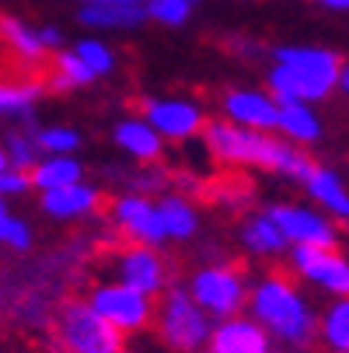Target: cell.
<instances>
[{"label": "cell", "mask_w": 349, "mask_h": 353, "mask_svg": "<svg viewBox=\"0 0 349 353\" xmlns=\"http://www.w3.org/2000/svg\"><path fill=\"white\" fill-rule=\"evenodd\" d=\"M28 175H32L35 192H49V189H63V185L84 182V165H81L77 154H42Z\"/></svg>", "instance_id": "obj_23"}, {"label": "cell", "mask_w": 349, "mask_h": 353, "mask_svg": "<svg viewBox=\"0 0 349 353\" xmlns=\"http://www.w3.org/2000/svg\"><path fill=\"white\" fill-rule=\"evenodd\" d=\"M154 332L168 353H195L210 346L213 319L195 305L185 283H171L154 308Z\"/></svg>", "instance_id": "obj_4"}, {"label": "cell", "mask_w": 349, "mask_h": 353, "mask_svg": "<svg viewBox=\"0 0 349 353\" xmlns=\"http://www.w3.org/2000/svg\"><path fill=\"white\" fill-rule=\"evenodd\" d=\"M147 172H133L129 175V185H133V192H143V196H161V192H168V172L161 168V165H143Z\"/></svg>", "instance_id": "obj_32"}, {"label": "cell", "mask_w": 349, "mask_h": 353, "mask_svg": "<svg viewBox=\"0 0 349 353\" xmlns=\"http://www.w3.org/2000/svg\"><path fill=\"white\" fill-rule=\"evenodd\" d=\"M339 91L349 98V63H342V74H339Z\"/></svg>", "instance_id": "obj_37"}, {"label": "cell", "mask_w": 349, "mask_h": 353, "mask_svg": "<svg viewBox=\"0 0 349 353\" xmlns=\"http://www.w3.org/2000/svg\"><path fill=\"white\" fill-rule=\"evenodd\" d=\"M77 4H136V8H143L147 0H77Z\"/></svg>", "instance_id": "obj_36"}, {"label": "cell", "mask_w": 349, "mask_h": 353, "mask_svg": "<svg viewBox=\"0 0 349 353\" xmlns=\"http://www.w3.org/2000/svg\"><path fill=\"white\" fill-rule=\"evenodd\" d=\"M276 133L283 140H290L293 147H315L325 137V119L315 105L308 102H293V105H279V119H276Z\"/></svg>", "instance_id": "obj_20"}, {"label": "cell", "mask_w": 349, "mask_h": 353, "mask_svg": "<svg viewBox=\"0 0 349 353\" xmlns=\"http://www.w3.org/2000/svg\"><path fill=\"white\" fill-rule=\"evenodd\" d=\"M11 168V161H8V150H4V143H0V172H8Z\"/></svg>", "instance_id": "obj_38"}, {"label": "cell", "mask_w": 349, "mask_h": 353, "mask_svg": "<svg viewBox=\"0 0 349 353\" xmlns=\"http://www.w3.org/2000/svg\"><path fill=\"white\" fill-rule=\"evenodd\" d=\"M311 4H318L325 11H349V0H311Z\"/></svg>", "instance_id": "obj_35"}, {"label": "cell", "mask_w": 349, "mask_h": 353, "mask_svg": "<svg viewBox=\"0 0 349 353\" xmlns=\"http://www.w3.org/2000/svg\"><path fill=\"white\" fill-rule=\"evenodd\" d=\"M189 4H199V0H189Z\"/></svg>", "instance_id": "obj_41"}, {"label": "cell", "mask_w": 349, "mask_h": 353, "mask_svg": "<svg viewBox=\"0 0 349 353\" xmlns=\"http://www.w3.org/2000/svg\"><path fill=\"white\" fill-rule=\"evenodd\" d=\"M210 353H273L276 343L273 336L252 319V315H234V319H220L213 322L210 332Z\"/></svg>", "instance_id": "obj_15"}, {"label": "cell", "mask_w": 349, "mask_h": 353, "mask_svg": "<svg viewBox=\"0 0 349 353\" xmlns=\"http://www.w3.org/2000/svg\"><path fill=\"white\" fill-rule=\"evenodd\" d=\"M342 57L328 46H276L266 70V91L279 105L328 102L339 91Z\"/></svg>", "instance_id": "obj_3"}, {"label": "cell", "mask_w": 349, "mask_h": 353, "mask_svg": "<svg viewBox=\"0 0 349 353\" xmlns=\"http://www.w3.org/2000/svg\"><path fill=\"white\" fill-rule=\"evenodd\" d=\"M74 53L91 67V74L102 81V77H109V74H116V63H119V57H116V49L105 42V39H94V35H87V39H81V42H74Z\"/></svg>", "instance_id": "obj_30"}, {"label": "cell", "mask_w": 349, "mask_h": 353, "mask_svg": "<svg viewBox=\"0 0 349 353\" xmlns=\"http://www.w3.org/2000/svg\"><path fill=\"white\" fill-rule=\"evenodd\" d=\"M304 192H308V203H315L321 214H328L335 224H349V182L328 168V165H318L308 172V179L301 182Z\"/></svg>", "instance_id": "obj_17"}, {"label": "cell", "mask_w": 349, "mask_h": 353, "mask_svg": "<svg viewBox=\"0 0 349 353\" xmlns=\"http://www.w3.org/2000/svg\"><path fill=\"white\" fill-rule=\"evenodd\" d=\"M112 143L119 147V154H126L136 165H161L168 143L161 140V133L147 123L140 112L136 116H123L112 126Z\"/></svg>", "instance_id": "obj_16"}, {"label": "cell", "mask_w": 349, "mask_h": 353, "mask_svg": "<svg viewBox=\"0 0 349 353\" xmlns=\"http://www.w3.org/2000/svg\"><path fill=\"white\" fill-rule=\"evenodd\" d=\"M220 119H227L234 126H244V130L276 133L279 102L266 88H227L220 94Z\"/></svg>", "instance_id": "obj_13"}, {"label": "cell", "mask_w": 349, "mask_h": 353, "mask_svg": "<svg viewBox=\"0 0 349 353\" xmlns=\"http://www.w3.org/2000/svg\"><path fill=\"white\" fill-rule=\"evenodd\" d=\"M102 207H105L102 189L91 185L87 179H84V182H74V185H63V189L39 192V210H42V217L56 221V224L91 221V217L102 214Z\"/></svg>", "instance_id": "obj_14"}, {"label": "cell", "mask_w": 349, "mask_h": 353, "mask_svg": "<svg viewBox=\"0 0 349 353\" xmlns=\"http://www.w3.org/2000/svg\"><path fill=\"white\" fill-rule=\"evenodd\" d=\"M4 150H8L11 168L32 172V168H35V161L42 158L39 140H35V126H18V130H11V133H8V140H4Z\"/></svg>", "instance_id": "obj_29"}, {"label": "cell", "mask_w": 349, "mask_h": 353, "mask_svg": "<svg viewBox=\"0 0 349 353\" xmlns=\"http://www.w3.org/2000/svg\"><path fill=\"white\" fill-rule=\"evenodd\" d=\"M273 353H301V350H283V346H276Z\"/></svg>", "instance_id": "obj_39"}, {"label": "cell", "mask_w": 349, "mask_h": 353, "mask_svg": "<svg viewBox=\"0 0 349 353\" xmlns=\"http://www.w3.org/2000/svg\"><path fill=\"white\" fill-rule=\"evenodd\" d=\"M0 46H4L8 53H11L18 63H25V67H39V63H45L49 57H53V53L42 46L39 28H32L28 21H21V18H14V14L0 18Z\"/></svg>", "instance_id": "obj_21"}, {"label": "cell", "mask_w": 349, "mask_h": 353, "mask_svg": "<svg viewBox=\"0 0 349 353\" xmlns=\"http://www.w3.org/2000/svg\"><path fill=\"white\" fill-rule=\"evenodd\" d=\"M286 266L293 276L308 283L311 290L325 294L328 301L349 297V256L339 248H308V245H290Z\"/></svg>", "instance_id": "obj_8"}, {"label": "cell", "mask_w": 349, "mask_h": 353, "mask_svg": "<svg viewBox=\"0 0 349 353\" xmlns=\"http://www.w3.org/2000/svg\"><path fill=\"white\" fill-rule=\"evenodd\" d=\"M237 245L252 259H279V256H286V252H290V241L283 238V231L276 228V221L266 210L248 214L237 224Z\"/></svg>", "instance_id": "obj_18"}, {"label": "cell", "mask_w": 349, "mask_h": 353, "mask_svg": "<svg viewBox=\"0 0 349 353\" xmlns=\"http://www.w3.org/2000/svg\"><path fill=\"white\" fill-rule=\"evenodd\" d=\"M266 214L276 221L283 238L290 245L308 248H339V224L321 214L315 203H293V199H276L266 207Z\"/></svg>", "instance_id": "obj_12"}, {"label": "cell", "mask_w": 349, "mask_h": 353, "mask_svg": "<svg viewBox=\"0 0 349 353\" xmlns=\"http://www.w3.org/2000/svg\"><path fill=\"white\" fill-rule=\"evenodd\" d=\"M248 315L283 350L304 353L318 343V308L311 305L301 280L290 273L266 270L262 276H255L248 290Z\"/></svg>", "instance_id": "obj_2"}, {"label": "cell", "mask_w": 349, "mask_h": 353, "mask_svg": "<svg viewBox=\"0 0 349 353\" xmlns=\"http://www.w3.org/2000/svg\"><path fill=\"white\" fill-rule=\"evenodd\" d=\"M185 290L195 297V305L203 308L213 322L220 319H234L248 312V290H252V280L244 276L241 266L227 263V259H213L195 266L185 280Z\"/></svg>", "instance_id": "obj_5"}, {"label": "cell", "mask_w": 349, "mask_h": 353, "mask_svg": "<svg viewBox=\"0 0 349 353\" xmlns=\"http://www.w3.org/2000/svg\"><path fill=\"white\" fill-rule=\"evenodd\" d=\"M77 21L98 32H129L147 21V11L136 4H81Z\"/></svg>", "instance_id": "obj_22"}, {"label": "cell", "mask_w": 349, "mask_h": 353, "mask_svg": "<svg viewBox=\"0 0 349 353\" xmlns=\"http://www.w3.org/2000/svg\"><path fill=\"white\" fill-rule=\"evenodd\" d=\"M112 280H119V283L158 301L171 287V263L165 259L161 248L123 241L112 256Z\"/></svg>", "instance_id": "obj_11"}, {"label": "cell", "mask_w": 349, "mask_h": 353, "mask_svg": "<svg viewBox=\"0 0 349 353\" xmlns=\"http://www.w3.org/2000/svg\"><path fill=\"white\" fill-rule=\"evenodd\" d=\"M318 343L325 353H349V297H335L318 312Z\"/></svg>", "instance_id": "obj_26"}, {"label": "cell", "mask_w": 349, "mask_h": 353, "mask_svg": "<svg viewBox=\"0 0 349 353\" xmlns=\"http://www.w3.org/2000/svg\"><path fill=\"white\" fill-rule=\"evenodd\" d=\"M42 91V81H0V119L32 123Z\"/></svg>", "instance_id": "obj_25"}, {"label": "cell", "mask_w": 349, "mask_h": 353, "mask_svg": "<svg viewBox=\"0 0 349 353\" xmlns=\"http://www.w3.org/2000/svg\"><path fill=\"white\" fill-rule=\"evenodd\" d=\"M195 353H210V350H195Z\"/></svg>", "instance_id": "obj_40"}, {"label": "cell", "mask_w": 349, "mask_h": 353, "mask_svg": "<svg viewBox=\"0 0 349 353\" xmlns=\"http://www.w3.org/2000/svg\"><path fill=\"white\" fill-rule=\"evenodd\" d=\"M203 147L207 154L224 165V168H255V172H273L279 179H290L301 185L308 172L315 168V158L304 147H293L279 133H259L244 130L227 119H207L203 126Z\"/></svg>", "instance_id": "obj_1"}, {"label": "cell", "mask_w": 349, "mask_h": 353, "mask_svg": "<svg viewBox=\"0 0 349 353\" xmlns=\"http://www.w3.org/2000/svg\"><path fill=\"white\" fill-rule=\"evenodd\" d=\"M35 245V231L25 217L11 214L8 199H0V248L8 252H32Z\"/></svg>", "instance_id": "obj_28"}, {"label": "cell", "mask_w": 349, "mask_h": 353, "mask_svg": "<svg viewBox=\"0 0 349 353\" xmlns=\"http://www.w3.org/2000/svg\"><path fill=\"white\" fill-rule=\"evenodd\" d=\"M39 35H42V46L49 49V53H60V49H67V35H63V28H56V25H42Z\"/></svg>", "instance_id": "obj_34"}, {"label": "cell", "mask_w": 349, "mask_h": 353, "mask_svg": "<svg viewBox=\"0 0 349 353\" xmlns=\"http://www.w3.org/2000/svg\"><path fill=\"white\" fill-rule=\"evenodd\" d=\"M109 224L129 245H151V248L168 245V234H165L154 196H143V192H133V189L112 196L109 199Z\"/></svg>", "instance_id": "obj_9"}, {"label": "cell", "mask_w": 349, "mask_h": 353, "mask_svg": "<svg viewBox=\"0 0 349 353\" xmlns=\"http://www.w3.org/2000/svg\"><path fill=\"white\" fill-rule=\"evenodd\" d=\"M35 140H39V150L42 154H77L84 137L77 126H67V123H49V126H35Z\"/></svg>", "instance_id": "obj_27"}, {"label": "cell", "mask_w": 349, "mask_h": 353, "mask_svg": "<svg viewBox=\"0 0 349 353\" xmlns=\"http://www.w3.org/2000/svg\"><path fill=\"white\" fill-rule=\"evenodd\" d=\"M32 189V175L21 168H8L0 172V199H11V196H25Z\"/></svg>", "instance_id": "obj_33"}, {"label": "cell", "mask_w": 349, "mask_h": 353, "mask_svg": "<svg viewBox=\"0 0 349 353\" xmlns=\"http://www.w3.org/2000/svg\"><path fill=\"white\" fill-rule=\"evenodd\" d=\"M98 77L91 74V67L74 53V49H60L53 53V63H49V74H45V88L56 91V94H70V91H81V88H91Z\"/></svg>", "instance_id": "obj_24"}, {"label": "cell", "mask_w": 349, "mask_h": 353, "mask_svg": "<svg viewBox=\"0 0 349 353\" xmlns=\"http://www.w3.org/2000/svg\"><path fill=\"white\" fill-rule=\"evenodd\" d=\"M158 214H161L168 241H192L199 234V228H203V214H199L195 199L185 192H175V189L158 196Z\"/></svg>", "instance_id": "obj_19"}, {"label": "cell", "mask_w": 349, "mask_h": 353, "mask_svg": "<svg viewBox=\"0 0 349 353\" xmlns=\"http://www.w3.org/2000/svg\"><path fill=\"white\" fill-rule=\"evenodd\" d=\"M53 336L60 353H126V336L116 332L84 297H70L56 308Z\"/></svg>", "instance_id": "obj_6"}, {"label": "cell", "mask_w": 349, "mask_h": 353, "mask_svg": "<svg viewBox=\"0 0 349 353\" xmlns=\"http://www.w3.org/2000/svg\"><path fill=\"white\" fill-rule=\"evenodd\" d=\"M87 305L102 315L116 332H123L126 339L129 336H140L147 329H154V308H158V301L154 297H147L119 280H98L91 290H87Z\"/></svg>", "instance_id": "obj_7"}, {"label": "cell", "mask_w": 349, "mask_h": 353, "mask_svg": "<svg viewBox=\"0 0 349 353\" xmlns=\"http://www.w3.org/2000/svg\"><path fill=\"white\" fill-rule=\"evenodd\" d=\"M192 8H195V4H189V0H147V4H143L147 21H158V25H165V28H182V25H189Z\"/></svg>", "instance_id": "obj_31"}, {"label": "cell", "mask_w": 349, "mask_h": 353, "mask_svg": "<svg viewBox=\"0 0 349 353\" xmlns=\"http://www.w3.org/2000/svg\"><path fill=\"white\" fill-rule=\"evenodd\" d=\"M140 116L151 123L165 143H189L203 137L207 112L189 94H147L140 102Z\"/></svg>", "instance_id": "obj_10"}]
</instances>
